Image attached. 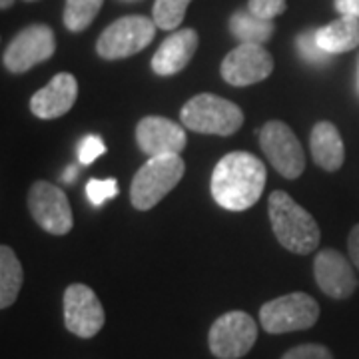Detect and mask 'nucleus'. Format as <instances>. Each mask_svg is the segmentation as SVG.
Masks as SVG:
<instances>
[{
    "label": "nucleus",
    "instance_id": "0eeeda50",
    "mask_svg": "<svg viewBox=\"0 0 359 359\" xmlns=\"http://www.w3.org/2000/svg\"><path fill=\"white\" fill-rule=\"evenodd\" d=\"M257 339V325L245 311H228L212 323L208 334L210 351L218 359H240Z\"/></svg>",
    "mask_w": 359,
    "mask_h": 359
},
{
    "label": "nucleus",
    "instance_id": "7ed1b4c3",
    "mask_svg": "<svg viewBox=\"0 0 359 359\" xmlns=\"http://www.w3.org/2000/svg\"><path fill=\"white\" fill-rule=\"evenodd\" d=\"M186 164L180 154L154 156L136 172L130 186V202L136 210L146 212L160 204L184 178Z\"/></svg>",
    "mask_w": 359,
    "mask_h": 359
},
{
    "label": "nucleus",
    "instance_id": "a211bd4d",
    "mask_svg": "<svg viewBox=\"0 0 359 359\" xmlns=\"http://www.w3.org/2000/svg\"><path fill=\"white\" fill-rule=\"evenodd\" d=\"M318 44L330 54H344L359 46V18L339 16L337 20L316 30Z\"/></svg>",
    "mask_w": 359,
    "mask_h": 359
},
{
    "label": "nucleus",
    "instance_id": "423d86ee",
    "mask_svg": "<svg viewBox=\"0 0 359 359\" xmlns=\"http://www.w3.org/2000/svg\"><path fill=\"white\" fill-rule=\"evenodd\" d=\"M154 18L146 16H122L114 20L100 34L96 42V52L104 60H122L142 52L156 36Z\"/></svg>",
    "mask_w": 359,
    "mask_h": 359
},
{
    "label": "nucleus",
    "instance_id": "cd10ccee",
    "mask_svg": "<svg viewBox=\"0 0 359 359\" xmlns=\"http://www.w3.org/2000/svg\"><path fill=\"white\" fill-rule=\"evenodd\" d=\"M335 11L339 16H351L359 18V0H335Z\"/></svg>",
    "mask_w": 359,
    "mask_h": 359
},
{
    "label": "nucleus",
    "instance_id": "dca6fc26",
    "mask_svg": "<svg viewBox=\"0 0 359 359\" xmlns=\"http://www.w3.org/2000/svg\"><path fill=\"white\" fill-rule=\"evenodd\" d=\"M198 44H200V36L194 28L176 30L156 50L152 58V70L160 76L178 74L180 70L190 65L192 56L198 50Z\"/></svg>",
    "mask_w": 359,
    "mask_h": 359
},
{
    "label": "nucleus",
    "instance_id": "f8f14e48",
    "mask_svg": "<svg viewBox=\"0 0 359 359\" xmlns=\"http://www.w3.org/2000/svg\"><path fill=\"white\" fill-rule=\"evenodd\" d=\"M106 313L94 290L84 283H72L65 292V323L70 334L90 339L104 327Z\"/></svg>",
    "mask_w": 359,
    "mask_h": 359
},
{
    "label": "nucleus",
    "instance_id": "4468645a",
    "mask_svg": "<svg viewBox=\"0 0 359 359\" xmlns=\"http://www.w3.org/2000/svg\"><path fill=\"white\" fill-rule=\"evenodd\" d=\"M313 276L321 292L334 299H346L358 287V278L351 264L335 250H323L316 256Z\"/></svg>",
    "mask_w": 359,
    "mask_h": 359
},
{
    "label": "nucleus",
    "instance_id": "bb28decb",
    "mask_svg": "<svg viewBox=\"0 0 359 359\" xmlns=\"http://www.w3.org/2000/svg\"><path fill=\"white\" fill-rule=\"evenodd\" d=\"M282 359H334L332 351L321 344H304L285 351Z\"/></svg>",
    "mask_w": 359,
    "mask_h": 359
},
{
    "label": "nucleus",
    "instance_id": "6ab92c4d",
    "mask_svg": "<svg viewBox=\"0 0 359 359\" xmlns=\"http://www.w3.org/2000/svg\"><path fill=\"white\" fill-rule=\"evenodd\" d=\"M25 282V271L13 248H0V308L6 309L16 302Z\"/></svg>",
    "mask_w": 359,
    "mask_h": 359
},
{
    "label": "nucleus",
    "instance_id": "f03ea898",
    "mask_svg": "<svg viewBox=\"0 0 359 359\" xmlns=\"http://www.w3.org/2000/svg\"><path fill=\"white\" fill-rule=\"evenodd\" d=\"M269 222L278 242L292 254L308 256L320 244V228L313 216L295 202L290 194L276 190L268 200Z\"/></svg>",
    "mask_w": 359,
    "mask_h": 359
},
{
    "label": "nucleus",
    "instance_id": "393cba45",
    "mask_svg": "<svg viewBox=\"0 0 359 359\" xmlns=\"http://www.w3.org/2000/svg\"><path fill=\"white\" fill-rule=\"evenodd\" d=\"M287 0H250L248 11L264 20H273L276 16L285 13Z\"/></svg>",
    "mask_w": 359,
    "mask_h": 359
},
{
    "label": "nucleus",
    "instance_id": "ddd939ff",
    "mask_svg": "<svg viewBox=\"0 0 359 359\" xmlns=\"http://www.w3.org/2000/svg\"><path fill=\"white\" fill-rule=\"evenodd\" d=\"M136 142L144 154L154 156L180 154L186 148V132L170 118L146 116L136 126Z\"/></svg>",
    "mask_w": 359,
    "mask_h": 359
},
{
    "label": "nucleus",
    "instance_id": "c756f323",
    "mask_svg": "<svg viewBox=\"0 0 359 359\" xmlns=\"http://www.w3.org/2000/svg\"><path fill=\"white\" fill-rule=\"evenodd\" d=\"M78 178V168L76 166H68L62 174V182L65 184H72L74 180Z\"/></svg>",
    "mask_w": 359,
    "mask_h": 359
},
{
    "label": "nucleus",
    "instance_id": "39448f33",
    "mask_svg": "<svg viewBox=\"0 0 359 359\" xmlns=\"http://www.w3.org/2000/svg\"><path fill=\"white\" fill-rule=\"evenodd\" d=\"M320 320V306L304 292L276 297L259 309V323L268 334H290L309 330Z\"/></svg>",
    "mask_w": 359,
    "mask_h": 359
},
{
    "label": "nucleus",
    "instance_id": "f257e3e1",
    "mask_svg": "<svg viewBox=\"0 0 359 359\" xmlns=\"http://www.w3.org/2000/svg\"><path fill=\"white\" fill-rule=\"evenodd\" d=\"M268 172L264 162L250 152H230L219 160L210 190L216 204L230 212H244L257 204L266 188Z\"/></svg>",
    "mask_w": 359,
    "mask_h": 359
},
{
    "label": "nucleus",
    "instance_id": "412c9836",
    "mask_svg": "<svg viewBox=\"0 0 359 359\" xmlns=\"http://www.w3.org/2000/svg\"><path fill=\"white\" fill-rule=\"evenodd\" d=\"M104 0H66L65 26L70 32L86 30L102 8Z\"/></svg>",
    "mask_w": 359,
    "mask_h": 359
},
{
    "label": "nucleus",
    "instance_id": "473e14b6",
    "mask_svg": "<svg viewBox=\"0 0 359 359\" xmlns=\"http://www.w3.org/2000/svg\"><path fill=\"white\" fill-rule=\"evenodd\" d=\"M26 2H32V0H26Z\"/></svg>",
    "mask_w": 359,
    "mask_h": 359
},
{
    "label": "nucleus",
    "instance_id": "c85d7f7f",
    "mask_svg": "<svg viewBox=\"0 0 359 359\" xmlns=\"http://www.w3.org/2000/svg\"><path fill=\"white\" fill-rule=\"evenodd\" d=\"M347 248H349V256L351 262L355 264V268L359 269V224L351 230L349 233V240H347Z\"/></svg>",
    "mask_w": 359,
    "mask_h": 359
},
{
    "label": "nucleus",
    "instance_id": "4be33fe9",
    "mask_svg": "<svg viewBox=\"0 0 359 359\" xmlns=\"http://www.w3.org/2000/svg\"><path fill=\"white\" fill-rule=\"evenodd\" d=\"M192 0H156L152 18L162 30H176L182 22Z\"/></svg>",
    "mask_w": 359,
    "mask_h": 359
},
{
    "label": "nucleus",
    "instance_id": "9b49d317",
    "mask_svg": "<svg viewBox=\"0 0 359 359\" xmlns=\"http://www.w3.org/2000/svg\"><path fill=\"white\" fill-rule=\"evenodd\" d=\"M222 78L230 86H252L257 82H264L273 72V58L264 44H250L242 42L233 50L226 54L219 66Z\"/></svg>",
    "mask_w": 359,
    "mask_h": 359
},
{
    "label": "nucleus",
    "instance_id": "2f4dec72",
    "mask_svg": "<svg viewBox=\"0 0 359 359\" xmlns=\"http://www.w3.org/2000/svg\"><path fill=\"white\" fill-rule=\"evenodd\" d=\"M122 2H136V0H122Z\"/></svg>",
    "mask_w": 359,
    "mask_h": 359
},
{
    "label": "nucleus",
    "instance_id": "aec40b11",
    "mask_svg": "<svg viewBox=\"0 0 359 359\" xmlns=\"http://www.w3.org/2000/svg\"><path fill=\"white\" fill-rule=\"evenodd\" d=\"M230 30L240 42L266 44L273 34V22L257 18L250 11H238L230 18Z\"/></svg>",
    "mask_w": 359,
    "mask_h": 359
},
{
    "label": "nucleus",
    "instance_id": "9d476101",
    "mask_svg": "<svg viewBox=\"0 0 359 359\" xmlns=\"http://www.w3.org/2000/svg\"><path fill=\"white\" fill-rule=\"evenodd\" d=\"M28 210L40 228L52 236H65L74 226L66 194L50 182L32 184L28 192Z\"/></svg>",
    "mask_w": 359,
    "mask_h": 359
},
{
    "label": "nucleus",
    "instance_id": "20e7f679",
    "mask_svg": "<svg viewBox=\"0 0 359 359\" xmlns=\"http://www.w3.org/2000/svg\"><path fill=\"white\" fill-rule=\"evenodd\" d=\"M182 124L192 132L212 136H231L244 124V112L238 104L216 94H198L180 110Z\"/></svg>",
    "mask_w": 359,
    "mask_h": 359
},
{
    "label": "nucleus",
    "instance_id": "2eb2a0df",
    "mask_svg": "<svg viewBox=\"0 0 359 359\" xmlns=\"http://www.w3.org/2000/svg\"><path fill=\"white\" fill-rule=\"evenodd\" d=\"M78 98L76 78L60 72L30 98V112L40 120H54L65 116Z\"/></svg>",
    "mask_w": 359,
    "mask_h": 359
},
{
    "label": "nucleus",
    "instance_id": "1a4fd4ad",
    "mask_svg": "<svg viewBox=\"0 0 359 359\" xmlns=\"http://www.w3.org/2000/svg\"><path fill=\"white\" fill-rule=\"evenodd\" d=\"M54 50H56V39L50 26H26L4 50L2 62L14 74H22L40 62H46Z\"/></svg>",
    "mask_w": 359,
    "mask_h": 359
},
{
    "label": "nucleus",
    "instance_id": "5701e85b",
    "mask_svg": "<svg viewBox=\"0 0 359 359\" xmlns=\"http://www.w3.org/2000/svg\"><path fill=\"white\" fill-rule=\"evenodd\" d=\"M295 44H297V52H299V56L309 62V65H327L330 62V58L334 56V54H330V52H325L321 48L320 44H318V39H316V30H308V32H302L297 40H295Z\"/></svg>",
    "mask_w": 359,
    "mask_h": 359
},
{
    "label": "nucleus",
    "instance_id": "f3484780",
    "mask_svg": "<svg viewBox=\"0 0 359 359\" xmlns=\"http://www.w3.org/2000/svg\"><path fill=\"white\" fill-rule=\"evenodd\" d=\"M309 148H311V158L323 170L335 172L344 166L346 146L339 136V130L335 128L332 122L323 120L313 126L311 136H309Z\"/></svg>",
    "mask_w": 359,
    "mask_h": 359
},
{
    "label": "nucleus",
    "instance_id": "a878e982",
    "mask_svg": "<svg viewBox=\"0 0 359 359\" xmlns=\"http://www.w3.org/2000/svg\"><path fill=\"white\" fill-rule=\"evenodd\" d=\"M106 152V144H104L98 136H84L80 144H78V160H80V164H84V166H88L92 164L96 158H100V156Z\"/></svg>",
    "mask_w": 359,
    "mask_h": 359
},
{
    "label": "nucleus",
    "instance_id": "b1692460",
    "mask_svg": "<svg viewBox=\"0 0 359 359\" xmlns=\"http://www.w3.org/2000/svg\"><path fill=\"white\" fill-rule=\"evenodd\" d=\"M86 196L94 205H102L106 200L118 196V184L114 178L108 180H96L92 178L86 184Z\"/></svg>",
    "mask_w": 359,
    "mask_h": 359
},
{
    "label": "nucleus",
    "instance_id": "6e6552de",
    "mask_svg": "<svg viewBox=\"0 0 359 359\" xmlns=\"http://www.w3.org/2000/svg\"><path fill=\"white\" fill-rule=\"evenodd\" d=\"M259 146L269 160V164L276 168L283 178H299L306 170V154L302 150V144L295 138L294 130L280 120H269L259 130Z\"/></svg>",
    "mask_w": 359,
    "mask_h": 359
},
{
    "label": "nucleus",
    "instance_id": "7c9ffc66",
    "mask_svg": "<svg viewBox=\"0 0 359 359\" xmlns=\"http://www.w3.org/2000/svg\"><path fill=\"white\" fill-rule=\"evenodd\" d=\"M13 4H14V0H0V6H2L4 11H6V8H11Z\"/></svg>",
    "mask_w": 359,
    "mask_h": 359
}]
</instances>
